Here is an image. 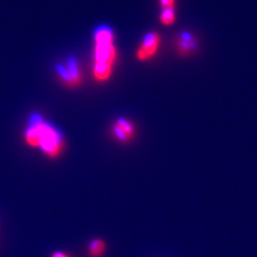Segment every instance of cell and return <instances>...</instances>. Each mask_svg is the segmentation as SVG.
I'll list each match as a JSON object with an SVG mask.
<instances>
[{"label":"cell","mask_w":257,"mask_h":257,"mask_svg":"<svg viewBox=\"0 0 257 257\" xmlns=\"http://www.w3.org/2000/svg\"><path fill=\"white\" fill-rule=\"evenodd\" d=\"M93 41L92 76L96 82H107L112 76L118 58L112 29L106 25L96 28L93 33Z\"/></svg>","instance_id":"1"},{"label":"cell","mask_w":257,"mask_h":257,"mask_svg":"<svg viewBox=\"0 0 257 257\" xmlns=\"http://www.w3.org/2000/svg\"><path fill=\"white\" fill-rule=\"evenodd\" d=\"M24 140L30 147L39 148L51 158L60 156L64 150L62 135L37 114L31 117Z\"/></svg>","instance_id":"2"},{"label":"cell","mask_w":257,"mask_h":257,"mask_svg":"<svg viewBox=\"0 0 257 257\" xmlns=\"http://www.w3.org/2000/svg\"><path fill=\"white\" fill-rule=\"evenodd\" d=\"M161 44L160 35L155 32H149L139 44L137 50V58L140 62H147L157 54Z\"/></svg>","instance_id":"3"},{"label":"cell","mask_w":257,"mask_h":257,"mask_svg":"<svg viewBox=\"0 0 257 257\" xmlns=\"http://www.w3.org/2000/svg\"><path fill=\"white\" fill-rule=\"evenodd\" d=\"M113 138L122 144H128L137 136V128L134 123L125 117L115 120L110 128Z\"/></svg>","instance_id":"4"},{"label":"cell","mask_w":257,"mask_h":257,"mask_svg":"<svg viewBox=\"0 0 257 257\" xmlns=\"http://www.w3.org/2000/svg\"><path fill=\"white\" fill-rule=\"evenodd\" d=\"M175 48L177 55L181 57L193 55L198 49V42L193 34L183 32L179 34L175 40Z\"/></svg>","instance_id":"5"},{"label":"cell","mask_w":257,"mask_h":257,"mask_svg":"<svg viewBox=\"0 0 257 257\" xmlns=\"http://www.w3.org/2000/svg\"><path fill=\"white\" fill-rule=\"evenodd\" d=\"M58 73L63 81L70 87H78L82 82V74L78 65L74 59H70L66 64L59 66Z\"/></svg>","instance_id":"6"},{"label":"cell","mask_w":257,"mask_h":257,"mask_svg":"<svg viewBox=\"0 0 257 257\" xmlns=\"http://www.w3.org/2000/svg\"><path fill=\"white\" fill-rule=\"evenodd\" d=\"M107 248L106 242L100 238L92 239L89 244V255L91 257H102Z\"/></svg>","instance_id":"7"},{"label":"cell","mask_w":257,"mask_h":257,"mask_svg":"<svg viewBox=\"0 0 257 257\" xmlns=\"http://www.w3.org/2000/svg\"><path fill=\"white\" fill-rule=\"evenodd\" d=\"M176 20L175 8H166L161 9V13L159 15V21L164 26H172Z\"/></svg>","instance_id":"8"},{"label":"cell","mask_w":257,"mask_h":257,"mask_svg":"<svg viewBox=\"0 0 257 257\" xmlns=\"http://www.w3.org/2000/svg\"><path fill=\"white\" fill-rule=\"evenodd\" d=\"M159 5H160L161 9L175 8V0H159Z\"/></svg>","instance_id":"9"},{"label":"cell","mask_w":257,"mask_h":257,"mask_svg":"<svg viewBox=\"0 0 257 257\" xmlns=\"http://www.w3.org/2000/svg\"><path fill=\"white\" fill-rule=\"evenodd\" d=\"M52 257H70L68 254H66L64 252H61V251H57L52 254Z\"/></svg>","instance_id":"10"}]
</instances>
